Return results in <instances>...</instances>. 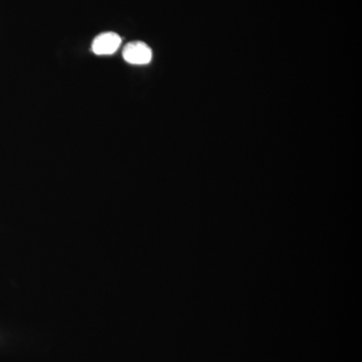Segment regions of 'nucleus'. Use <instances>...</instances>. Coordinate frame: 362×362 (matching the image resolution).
<instances>
[{
    "instance_id": "1",
    "label": "nucleus",
    "mask_w": 362,
    "mask_h": 362,
    "mask_svg": "<svg viewBox=\"0 0 362 362\" xmlns=\"http://www.w3.org/2000/svg\"><path fill=\"white\" fill-rule=\"evenodd\" d=\"M123 59L131 65H147L151 62L152 51L145 42H129L124 47Z\"/></svg>"
},
{
    "instance_id": "2",
    "label": "nucleus",
    "mask_w": 362,
    "mask_h": 362,
    "mask_svg": "<svg viewBox=\"0 0 362 362\" xmlns=\"http://www.w3.org/2000/svg\"><path fill=\"white\" fill-rule=\"evenodd\" d=\"M122 39L115 33H103L98 35L92 44V51L98 56H109L118 51Z\"/></svg>"
}]
</instances>
